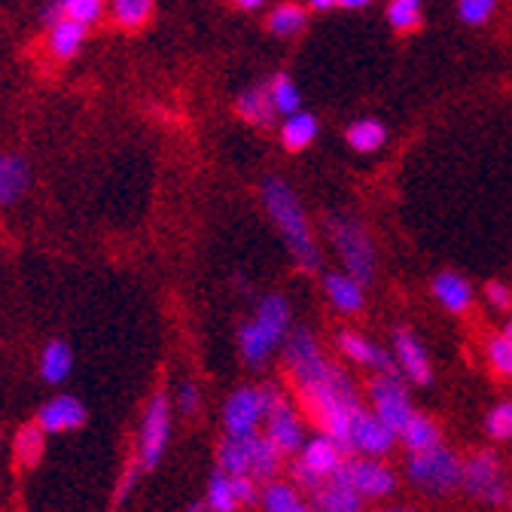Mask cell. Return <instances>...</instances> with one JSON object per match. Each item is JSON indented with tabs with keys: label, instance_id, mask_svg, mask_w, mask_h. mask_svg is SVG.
Masks as SVG:
<instances>
[{
	"label": "cell",
	"instance_id": "6da1fadb",
	"mask_svg": "<svg viewBox=\"0 0 512 512\" xmlns=\"http://www.w3.org/2000/svg\"><path fill=\"white\" fill-rule=\"evenodd\" d=\"M284 366L296 381V391L320 424V433H327L342 455H354L351 439V418L363 409L354 391V381L330 363L317 348V339L308 327H293L284 339Z\"/></svg>",
	"mask_w": 512,
	"mask_h": 512
},
{
	"label": "cell",
	"instance_id": "7a4b0ae2",
	"mask_svg": "<svg viewBox=\"0 0 512 512\" xmlns=\"http://www.w3.org/2000/svg\"><path fill=\"white\" fill-rule=\"evenodd\" d=\"M263 205H266L269 217L275 220L278 232L284 235V244H287L293 260L305 272H317L320 269V250H317L308 217H305V211H302V205L296 199V192L290 189V183L269 174L263 180Z\"/></svg>",
	"mask_w": 512,
	"mask_h": 512
},
{
	"label": "cell",
	"instance_id": "3957f363",
	"mask_svg": "<svg viewBox=\"0 0 512 512\" xmlns=\"http://www.w3.org/2000/svg\"><path fill=\"white\" fill-rule=\"evenodd\" d=\"M290 302L281 293H269L256 305V317L238 327V351L247 366L260 369L269 354L284 345L290 333Z\"/></svg>",
	"mask_w": 512,
	"mask_h": 512
},
{
	"label": "cell",
	"instance_id": "277c9868",
	"mask_svg": "<svg viewBox=\"0 0 512 512\" xmlns=\"http://www.w3.org/2000/svg\"><path fill=\"white\" fill-rule=\"evenodd\" d=\"M324 226H327V235H330L333 247H336L339 256H342L345 275H351L357 284L369 287V284L375 281V266H378V260H375V244H372L366 226H363L354 214H345V211H342V214L333 211V214L327 217Z\"/></svg>",
	"mask_w": 512,
	"mask_h": 512
},
{
	"label": "cell",
	"instance_id": "5b68a950",
	"mask_svg": "<svg viewBox=\"0 0 512 512\" xmlns=\"http://www.w3.org/2000/svg\"><path fill=\"white\" fill-rule=\"evenodd\" d=\"M406 476L415 488L427 494H452L464 488V461L452 452V448H430V452L409 455Z\"/></svg>",
	"mask_w": 512,
	"mask_h": 512
},
{
	"label": "cell",
	"instance_id": "8992f818",
	"mask_svg": "<svg viewBox=\"0 0 512 512\" xmlns=\"http://www.w3.org/2000/svg\"><path fill=\"white\" fill-rule=\"evenodd\" d=\"M342 464H345L342 448L327 433H317L299 448V458L293 461V485L314 494L342 470Z\"/></svg>",
	"mask_w": 512,
	"mask_h": 512
},
{
	"label": "cell",
	"instance_id": "52a82bcc",
	"mask_svg": "<svg viewBox=\"0 0 512 512\" xmlns=\"http://www.w3.org/2000/svg\"><path fill=\"white\" fill-rule=\"evenodd\" d=\"M171 442V400L165 391H156L144 409V421H141V436H138V467L141 473H153L162 458H165V448Z\"/></svg>",
	"mask_w": 512,
	"mask_h": 512
},
{
	"label": "cell",
	"instance_id": "ba28073f",
	"mask_svg": "<svg viewBox=\"0 0 512 512\" xmlns=\"http://www.w3.org/2000/svg\"><path fill=\"white\" fill-rule=\"evenodd\" d=\"M464 488L470 497H476L488 506H500L509 500V482H506L497 452L482 448V452H476L464 461Z\"/></svg>",
	"mask_w": 512,
	"mask_h": 512
},
{
	"label": "cell",
	"instance_id": "9c48e42d",
	"mask_svg": "<svg viewBox=\"0 0 512 512\" xmlns=\"http://www.w3.org/2000/svg\"><path fill=\"white\" fill-rule=\"evenodd\" d=\"M260 397H263V409H266V421H269V439L275 442V448L281 455L299 452V448L305 445L302 424H299L293 406L287 403V397L281 394V388H275V384H263Z\"/></svg>",
	"mask_w": 512,
	"mask_h": 512
},
{
	"label": "cell",
	"instance_id": "30bf717a",
	"mask_svg": "<svg viewBox=\"0 0 512 512\" xmlns=\"http://www.w3.org/2000/svg\"><path fill=\"white\" fill-rule=\"evenodd\" d=\"M369 397H372L375 415L400 436L406 430V424L412 421V415H415L412 400H409V388H406V378L375 375L369 381Z\"/></svg>",
	"mask_w": 512,
	"mask_h": 512
},
{
	"label": "cell",
	"instance_id": "8fae6325",
	"mask_svg": "<svg viewBox=\"0 0 512 512\" xmlns=\"http://www.w3.org/2000/svg\"><path fill=\"white\" fill-rule=\"evenodd\" d=\"M391 342H394V357H397V366H400L403 378L412 381L415 388H430V384H433V366H430V354L421 345V339L409 327H397Z\"/></svg>",
	"mask_w": 512,
	"mask_h": 512
},
{
	"label": "cell",
	"instance_id": "7c38bea8",
	"mask_svg": "<svg viewBox=\"0 0 512 512\" xmlns=\"http://www.w3.org/2000/svg\"><path fill=\"white\" fill-rule=\"evenodd\" d=\"M266 418V409H263V397H260V388H238L226 406H223V427H226V436H253L260 421Z\"/></svg>",
	"mask_w": 512,
	"mask_h": 512
},
{
	"label": "cell",
	"instance_id": "4fadbf2b",
	"mask_svg": "<svg viewBox=\"0 0 512 512\" xmlns=\"http://www.w3.org/2000/svg\"><path fill=\"white\" fill-rule=\"evenodd\" d=\"M89 421V409L83 406L80 397L74 394H55L52 400H46L37 409V427L43 433H68V430H80Z\"/></svg>",
	"mask_w": 512,
	"mask_h": 512
},
{
	"label": "cell",
	"instance_id": "5bb4252c",
	"mask_svg": "<svg viewBox=\"0 0 512 512\" xmlns=\"http://www.w3.org/2000/svg\"><path fill=\"white\" fill-rule=\"evenodd\" d=\"M339 476L360 497H372V500L388 497L397 488V476L388 467H384V464H378V461H345L342 470H339Z\"/></svg>",
	"mask_w": 512,
	"mask_h": 512
},
{
	"label": "cell",
	"instance_id": "9a60e30c",
	"mask_svg": "<svg viewBox=\"0 0 512 512\" xmlns=\"http://www.w3.org/2000/svg\"><path fill=\"white\" fill-rule=\"evenodd\" d=\"M351 439H354V452H363V455H388L394 448V439L397 433L384 424L375 412H366L360 409L354 418H351Z\"/></svg>",
	"mask_w": 512,
	"mask_h": 512
},
{
	"label": "cell",
	"instance_id": "2e32d148",
	"mask_svg": "<svg viewBox=\"0 0 512 512\" xmlns=\"http://www.w3.org/2000/svg\"><path fill=\"white\" fill-rule=\"evenodd\" d=\"M339 348L354 360V363H363L369 369H375L378 375H388V378H403L400 366H397V357H391V351H384L378 345H372L369 339L357 336V333H339Z\"/></svg>",
	"mask_w": 512,
	"mask_h": 512
},
{
	"label": "cell",
	"instance_id": "e0dca14e",
	"mask_svg": "<svg viewBox=\"0 0 512 512\" xmlns=\"http://www.w3.org/2000/svg\"><path fill=\"white\" fill-rule=\"evenodd\" d=\"M235 110L238 116H244L250 125H260L269 128L278 116L275 110V98H272V83L260 80V83H250L238 98H235Z\"/></svg>",
	"mask_w": 512,
	"mask_h": 512
},
{
	"label": "cell",
	"instance_id": "ac0fdd59",
	"mask_svg": "<svg viewBox=\"0 0 512 512\" xmlns=\"http://www.w3.org/2000/svg\"><path fill=\"white\" fill-rule=\"evenodd\" d=\"M101 13H104V0H52V4L43 7V13H40V25L55 28L64 19H71V22H80L89 28L92 22L101 19Z\"/></svg>",
	"mask_w": 512,
	"mask_h": 512
},
{
	"label": "cell",
	"instance_id": "d6986e66",
	"mask_svg": "<svg viewBox=\"0 0 512 512\" xmlns=\"http://www.w3.org/2000/svg\"><path fill=\"white\" fill-rule=\"evenodd\" d=\"M31 189V165L22 156L0 153V208L16 205Z\"/></svg>",
	"mask_w": 512,
	"mask_h": 512
},
{
	"label": "cell",
	"instance_id": "ffe728a7",
	"mask_svg": "<svg viewBox=\"0 0 512 512\" xmlns=\"http://www.w3.org/2000/svg\"><path fill=\"white\" fill-rule=\"evenodd\" d=\"M311 512H363V497L336 473L324 488L311 494Z\"/></svg>",
	"mask_w": 512,
	"mask_h": 512
},
{
	"label": "cell",
	"instance_id": "44dd1931",
	"mask_svg": "<svg viewBox=\"0 0 512 512\" xmlns=\"http://www.w3.org/2000/svg\"><path fill=\"white\" fill-rule=\"evenodd\" d=\"M74 372V348L68 339H49L43 345V354H40V378L49 384V388H55V384H64L71 378Z\"/></svg>",
	"mask_w": 512,
	"mask_h": 512
},
{
	"label": "cell",
	"instance_id": "7402d4cb",
	"mask_svg": "<svg viewBox=\"0 0 512 512\" xmlns=\"http://www.w3.org/2000/svg\"><path fill=\"white\" fill-rule=\"evenodd\" d=\"M247 442V455H250V479L253 482H272V476L278 473L281 467V452L275 448V442L269 436H260V433H253V436H244Z\"/></svg>",
	"mask_w": 512,
	"mask_h": 512
},
{
	"label": "cell",
	"instance_id": "603a6c76",
	"mask_svg": "<svg viewBox=\"0 0 512 512\" xmlns=\"http://www.w3.org/2000/svg\"><path fill=\"white\" fill-rule=\"evenodd\" d=\"M433 296L439 299V305L445 311H452V314H464L473 305V287L458 272H439L433 278Z\"/></svg>",
	"mask_w": 512,
	"mask_h": 512
},
{
	"label": "cell",
	"instance_id": "cb8c5ba5",
	"mask_svg": "<svg viewBox=\"0 0 512 512\" xmlns=\"http://www.w3.org/2000/svg\"><path fill=\"white\" fill-rule=\"evenodd\" d=\"M324 287H327V296L330 302L342 311V314H357L363 305H366V293H363V284H357L351 275L345 272H330L324 278Z\"/></svg>",
	"mask_w": 512,
	"mask_h": 512
},
{
	"label": "cell",
	"instance_id": "d4e9b609",
	"mask_svg": "<svg viewBox=\"0 0 512 512\" xmlns=\"http://www.w3.org/2000/svg\"><path fill=\"white\" fill-rule=\"evenodd\" d=\"M317 132H320L317 116L308 113V110H299V113H293V116L284 119V125H281V141H284V147L290 153H299V150H305L317 138Z\"/></svg>",
	"mask_w": 512,
	"mask_h": 512
},
{
	"label": "cell",
	"instance_id": "484cf974",
	"mask_svg": "<svg viewBox=\"0 0 512 512\" xmlns=\"http://www.w3.org/2000/svg\"><path fill=\"white\" fill-rule=\"evenodd\" d=\"M400 439L406 442L409 455L430 452V448H439V445H442V433H439V427H436L427 415H421V412H415V415H412V421L406 424V430L400 433Z\"/></svg>",
	"mask_w": 512,
	"mask_h": 512
},
{
	"label": "cell",
	"instance_id": "4316f807",
	"mask_svg": "<svg viewBox=\"0 0 512 512\" xmlns=\"http://www.w3.org/2000/svg\"><path fill=\"white\" fill-rule=\"evenodd\" d=\"M345 138H348L351 150H357V153H375V150H381L384 141H388V128H384V122L366 116V119H357V122L348 125Z\"/></svg>",
	"mask_w": 512,
	"mask_h": 512
},
{
	"label": "cell",
	"instance_id": "83f0119b",
	"mask_svg": "<svg viewBox=\"0 0 512 512\" xmlns=\"http://www.w3.org/2000/svg\"><path fill=\"white\" fill-rule=\"evenodd\" d=\"M217 467L229 476H250V455H247V442L241 436H223L217 448Z\"/></svg>",
	"mask_w": 512,
	"mask_h": 512
},
{
	"label": "cell",
	"instance_id": "f1b7e54d",
	"mask_svg": "<svg viewBox=\"0 0 512 512\" xmlns=\"http://www.w3.org/2000/svg\"><path fill=\"white\" fill-rule=\"evenodd\" d=\"M86 34H89V28H86V25L64 19L61 25H55V28H52V40H49V46H52V52H55L58 58H74V55L83 49Z\"/></svg>",
	"mask_w": 512,
	"mask_h": 512
},
{
	"label": "cell",
	"instance_id": "f546056e",
	"mask_svg": "<svg viewBox=\"0 0 512 512\" xmlns=\"http://www.w3.org/2000/svg\"><path fill=\"white\" fill-rule=\"evenodd\" d=\"M16 458L22 467H37L46 455V433L37 424H28L16 433Z\"/></svg>",
	"mask_w": 512,
	"mask_h": 512
},
{
	"label": "cell",
	"instance_id": "4dcf8cb0",
	"mask_svg": "<svg viewBox=\"0 0 512 512\" xmlns=\"http://www.w3.org/2000/svg\"><path fill=\"white\" fill-rule=\"evenodd\" d=\"M205 506L211 512H235L238 509V500H235V491H232V476L223 473L220 467L211 473L208 479V494H205Z\"/></svg>",
	"mask_w": 512,
	"mask_h": 512
},
{
	"label": "cell",
	"instance_id": "1f68e13d",
	"mask_svg": "<svg viewBox=\"0 0 512 512\" xmlns=\"http://www.w3.org/2000/svg\"><path fill=\"white\" fill-rule=\"evenodd\" d=\"M153 13V0H113V16L122 28H141Z\"/></svg>",
	"mask_w": 512,
	"mask_h": 512
},
{
	"label": "cell",
	"instance_id": "d6a6232c",
	"mask_svg": "<svg viewBox=\"0 0 512 512\" xmlns=\"http://www.w3.org/2000/svg\"><path fill=\"white\" fill-rule=\"evenodd\" d=\"M269 28L278 37H293L305 28V10L296 4H281L272 16H269Z\"/></svg>",
	"mask_w": 512,
	"mask_h": 512
},
{
	"label": "cell",
	"instance_id": "836d02e7",
	"mask_svg": "<svg viewBox=\"0 0 512 512\" xmlns=\"http://www.w3.org/2000/svg\"><path fill=\"white\" fill-rule=\"evenodd\" d=\"M296 503H299L296 488H290V485H284V482H269V485H263V491H260V506H263L266 512H287V509H293Z\"/></svg>",
	"mask_w": 512,
	"mask_h": 512
},
{
	"label": "cell",
	"instance_id": "e575fe53",
	"mask_svg": "<svg viewBox=\"0 0 512 512\" xmlns=\"http://www.w3.org/2000/svg\"><path fill=\"white\" fill-rule=\"evenodd\" d=\"M485 433L494 442H512V400L497 403L488 415H485Z\"/></svg>",
	"mask_w": 512,
	"mask_h": 512
},
{
	"label": "cell",
	"instance_id": "d590c367",
	"mask_svg": "<svg viewBox=\"0 0 512 512\" xmlns=\"http://www.w3.org/2000/svg\"><path fill=\"white\" fill-rule=\"evenodd\" d=\"M272 98H275V110H278V113H284V116L299 113L302 95H299L296 83H293L287 74H278V77L272 80Z\"/></svg>",
	"mask_w": 512,
	"mask_h": 512
},
{
	"label": "cell",
	"instance_id": "8d00e7d4",
	"mask_svg": "<svg viewBox=\"0 0 512 512\" xmlns=\"http://www.w3.org/2000/svg\"><path fill=\"white\" fill-rule=\"evenodd\" d=\"M488 363L500 378H512V339H506L503 333L491 336L488 339Z\"/></svg>",
	"mask_w": 512,
	"mask_h": 512
},
{
	"label": "cell",
	"instance_id": "74e56055",
	"mask_svg": "<svg viewBox=\"0 0 512 512\" xmlns=\"http://www.w3.org/2000/svg\"><path fill=\"white\" fill-rule=\"evenodd\" d=\"M388 19L397 31H409L421 22V0H391Z\"/></svg>",
	"mask_w": 512,
	"mask_h": 512
},
{
	"label": "cell",
	"instance_id": "f35d334b",
	"mask_svg": "<svg viewBox=\"0 0 512 512\" xmlns=\"http://www.w3.org/2000/svg\"><path fill=\"white\" fill-rule=\"evenodd\" d=\"M497 7V0H458V16L467 25H485Z\"/></svg>",
	"mask_w": 512,
	"mask_h": 512
},
{
	"label": "cell",
	"instance_id": "ab89813d",
	"mask_svg": "<svg viewBox=\"0 0 512 512\" xmlns=\"http://www.w3.org/2000/svg\"><path fill=\"white\" fill-rule=\"evenodd\" d=\"M141 467H138V461H132L125 467V473H122V479H119V485H116V494H113V506H122L128 497H132V491L138 488V482H141Z\"/></svg>",
	"mask_w": 512,
	"mask_h": 512
},
{
	"label": "cell",
	"instance_id": "60d3db41",
	"mask_svg": "<svg viewBox=\"0 0 512 512\" xmlns=\"http://www.w3.org/2000/svg\"><path fill=\"white\" fill-rule=\"evenodd\" d=\"M177 409L183 415H196L202 409V391L196 381H183L180 391H177Z\"/></svg>",
	"mask_w": 512,
	"mask_h": 512
},
{
	"label": "cell",
	"instance_id": "b9f144b4",
	"mask_svg": "<svg viewBox=\"0 0 512 512\" xmlns=\"http://www.w3.org/2000/svg\"><path fill=\"white\" fill-rule=\"evenodd\" d=\"M232 491H235V500L238 506H253L260 503V488H256V482L250 476H232Z\"/></svg>",
	"mask_w": 512,
	"mask_h": 512
},
{
	"label": "cell",
	"instance_id": "7bdbcfd3",
	"mask_svg": "<svg viewBox=\"0 0 512 512\" xmlns=\"http://www.w3.org/2000/svg\"><path fill=\"white\" fill-rule=\"evenodd\" d=\"M485 296L497 311H512V290L503 281H488L485 284Z\"/></svg>",
	"mask_w": 512,
	"mask_h": 512
},
{
	"label": "cell",
	"instance_id": "ee69618b",
	"mask_svg": "<svg viewBox=\"0 0 512 512\" xmlns=\"http://www.w3.org/2000/svg\"><path fill=\"white\" fill-rule=\"evenodd\" d=\"M339 7H345V10H360V7H366V4H372V0H336Z\"/></svg>",
	"mask_w": 512,
	"mask_h": 512
},
{
	"label": "cell",
	"instance_id": "f6af8a7d",
	"mask_svg": "<svg viewBox=\"0 0 512 512\" xmlns=\"http://www.w3.org/2000/svg\"><path fill=\"white\" fill-rule=\"evenodd\" d=\"M235 4H238L241 10H256V7H263L266 0H235Z\"/></svg>",
	"mask_w": 512,
	"mask_h": 512
},
{
	"label": "cell",
	"instance_id": "bcb514c9",
	"mask_svg": "<svg viewBox=\"0 0 512 512\" xmlns=\"http://www.w3.org/2000/svg\"><path fill=\"white\" fill-rule=\"evenodd\" d=\"M308 4L314 10H330V7H336V0H308Z\"/></svg>",
	"mask_w": 512,
	"mask_h": 512
},
{
	"label": "cell",
	"instance_id": "7dc6e473",
	"mask_svg": "<svg viewBox=\"0 0 512 512\" xmlns=\"http://www.w3.org/2000/svg\"><path fill=\"white\" fill-rule=\"evenodd\" d=\"M287 512H311V503H302V500H299V503H296L293 509H287Z\"/></svg>",
	"mask_w": 512,
	"mask_h": 512
},
{
	"label": "cell",
	"instance_id": "c3c4849f",
	"mask_svg": "<svg viewBox=\"0 0 512 512\" xmlns=\"http://www.w3.org/2000/svg\"><path fill=\"white\" fill-rule=\"evenodd\" d=\"M186 512H211V509H208L205 503H192V506H189Z\"/></svg>",
	"mask_w": 512,
	"mask_h": 512
},
{
	"label": "cell",
	"instance_id": "681fc988",
	"mask_svg": "<svg viewBox=\"0 0 512 512\" xmlns=\"http://www.w3.org/2000/svg\"><path fill=\"white\" fill-rule=\"evenodd\" d=\"M503 336H506V339H512V317L506 320V327H503Z\"/></svg>",
	"mask_w": 512,
	"mask_h": 512
},
{
	"label": "cell",
	"instance_id": "f907efd6",
	"mask_svg": "<svg viewBox=\"0 0 512 512\" xmlns=\"http://www.w3.org/2000/svg\"><path fill=\"white\" fill-rule=\"evenodd\" d=\"M388 512H409V509H403V506H397V509H388Z\"/></svg>",
	"mask_w": 512,
	"mask_h": 512
}]
</instances>
